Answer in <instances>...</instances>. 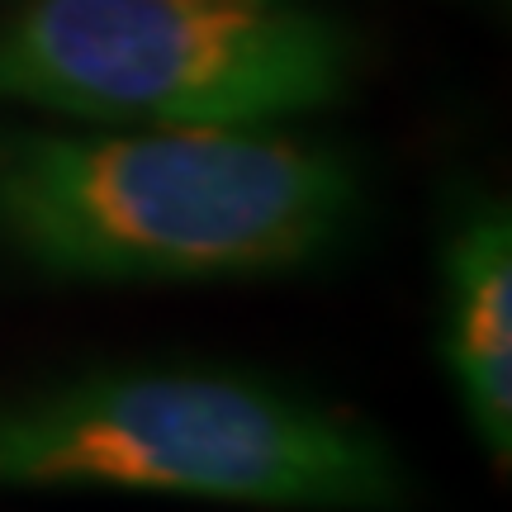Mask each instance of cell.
<instances>
[{"instance_id": "2", "label": "cell", "mask_w": 512, "mask_h": 512, "mask_svg": "<svg viewBox=\"0 0 512 512\" xmlns=\"http://www.w3.org/2000/svg\"><path fill=\"white\" fill-rule=\"evenodd\" d=\"M0 489H124L294 512H394V446L290 384L119 366L0 403Z\"/></svg>"}, {"instance_id": "1", "label": "cell", "mask_w": 512, "mask_h": 512, "mask_svg": "<svg viewBox=\"0 0 512 512\" xmlns=\"http://www.w3.org/2000/svg\"><path fill=\"white\" fill-rule=\"evenodd\" d=\"M361 185L266 124L24 133L0 143V238L81 280H247L347 238Z\"/></svg>"}, {"instance_id": "3", "label": "cell", "mask_w": 512, "mask_h": 512, "mask_svg": "<svg viewBox=\"0 0 512 512\" xmlns=\"http://www.w3.org/2000/svg\"><path fill=\"white\" fill-rule=\"evenodd\" d=\"M347 72V29L309 0H29L0 29V100L100 124H275Z\"/></svg>"}, {"instance_id": "4", "label": "cell", "mask_w": 512, "mask_h": 512, "mask_svg": "<svg viewBox=\"0 0 512 512\" xmlns=\"http://www.w3.org/2000/svg\"><path fill=\"white\" fill-rule=\"evenodd\" d=\"M441 351L484 451H512V228L479 204L441 247Z\"/></svg>"}]
</instances>
